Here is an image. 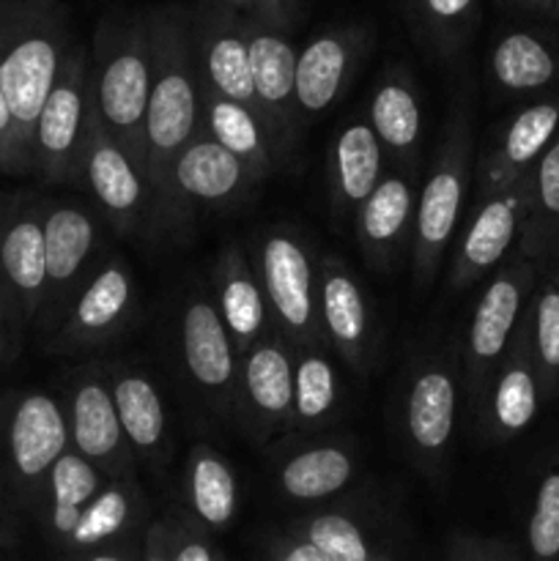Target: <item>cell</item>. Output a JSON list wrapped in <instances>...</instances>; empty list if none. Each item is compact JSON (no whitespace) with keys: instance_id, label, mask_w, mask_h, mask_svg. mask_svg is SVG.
Masks as SVG:
<instances>
[{"instance_id":"cell-1","label":"cell","mask_w":559,"mask_h":561,"mask_svg":"<svg viewBox=\"0 0 559 561\" xmlns=\"http://www.w3.org/2000/svg\"><path fill=\"white\" fill-rule=\"evenodd\" d=\"M148 27L153 71L146 115V173L159 208L170 164L203 131V80L192 38V11L159 5L148 11Z\"/></svg>"},{"instance_id":"cell-2","label":"cell","mask_w":559,"mask_h":561,"mask_svg":"<svg viewBox=\"0 0 559 561\" xmlns=\"http://www.w3.org/2000/svg\"><path fill=\"white\" fill-rule=\"evenodd\" d=\"M75 47L60 0L0 5V85L33 170V131L66 55Z\"/></svg>"},{"instance_id":"cell-3","label":"cell","mask_w":559,"mask_h":561,"mask_svg":"<svg viewBox=\"0 0 559 561\" xmlns=\"http://www.w3.org/2000/svg\"><path fill=\"white\" fill-rule=\"evenodd\" d=\"M148 11L104 16L93 33L91 99L104 129L146 173V115L151 93ZM148 179V173H146Z\"/></svg>"},{"instance_id":"cell-4","label":"cell","mask_w":559,"mask_h":561,"mask_svg":"<svg viewBox=\"0 0 559 561\" xmlns=\"http://www.w3.org/2000/svg\"><path fill=\"white\" fill-rule=\"evenodd\" d=\"M475 175V131L466 99L455 104L436 159L420 186L411 236V272L420 288L436 279L449 244L464 225V206Z\"/></svg>"},{"instance_id":"cell-5","label":"cell","mask_w":559,"mask_h":561,"mask_svg":"<svg viewBox=\"0 0 559 561\" xmlns=\"http://www.w3.org/2000/svg\"><path fill=\"white\" fill-rule=\"evenodd\" d=\"M537 283H540V268L532 261L510 255L493 272L471 307L464 340L458 345L464 409L471 422L480 414L493 373L513 348Z\"/></svg>"},{"instance_id":"cell-6","label":"cell","mask_w":559,"mask_h":561,"mask_svg":"<svg viewBox=\"0 0 559 561\" xmlns=\"http://www.w3.org/2000/svg\"><path fill=\"white\" fill-rule=\"evenodd\" d=\"M464 403L458 351H425L406 367L400 387V438L420 471L442 477L453 453Z\"/></svg>"},{"instance_id":"cell-7","label":"cell","mask_w":559,"mask_h":561,"mask_svg":"<svg viewBox=\"0 0 559 561\" xmlns=\"http://www.w3.org/2000/svg\"><path fill=\"white\" fill-rule=\"evenodd\" d=\"M247 255L261 279L274 332L294 348L327 345L318 321V261L310 241L290 225H269L252 233Z\"/></svg>"},{"instance_id":"cell-8","label":"cell","mask_w":559,"mask_h":561,"mask_svg":"<svg viewBox=\"0 0 559 561\" xmlns=\"http://www.w3.org/2000/svg\"><path fill=\"white\" fill-rule=\"evenodd\" d=\"M69 449L64 403L47 392H22L0 411V493L16 510H38L44 485Z\"/></svg>"},{"instance_id":"cell-9","label":"cell","mask_w":559,"mask_h":561,"mask_svg":"<svg viewBox=\"0 0 559 561\" xmlns=\"http://www.w3.org/2000/svg\"><path fill=\"white\" fill-rule=\"evenodd\" d=\"M104 219L91 203L47 201L44 211V299L36 329L49 340L64 323L77 294L110 252Z\"/></svg>"},{"instance_id":"cell-10","label":"cell","mask_w":559,"mask_h":561,"mask_svg":"<svg viewBox=\"0 0 559 561\" xmlns=\"http://www.w3.org/2000/svg\"><path fill=\"white\" fill-rule=\"evenodd\" d=\"M91 113V53L75 42L33 131V173L44 184L77 186Z\"/></svg>"},{"instance_id":"cell-11","label":"cell","mask_w":559,"mask_h":561,"mask_svg":"<svg viewBox=\"0 0 559 561\" xmlns=\"http://www.w3.org/2000/svg\"><path fill=\"white\" fill-rule=\"evenodd\" d=\"M77 186L88 192L91 206L118 236L142 230V225L157 211L146 173L129 157V151L104 129L96 110L91 113L85 146L80 153Z\"/></svg>"},{"instance_id":"cell-12","label":"cell","mask_w":559,"mask_h":561,"mask_svg":"<svg viewBox=\"0 0 559 561\" xmlns=\"http://www.w3.org/2000/svg\"><path fill=\"white\" fill-rule=\"evenodd\" d=\"M318 321L329 351L365 376L378 359V312L360 274L338 255L318 257Z\"/></svg>"},{"instance_id":"cell-13","label":"cell","mask_w":559,"mask_h":561,"mask_svg":"<svg viewBox=\"0 0 559 561\" xmlns=\"http://www.w3.org/2000/svg\"><path fill=\"white\" fill-rule=\"evenodd\" d=\"M137 312L135 272L124 255L110 250L85 288L77 294L64 323L44 348L49 354H88L132 327Z\"/></svg>"},{"instance_id":"cell-14","label":"cell","mask_w":559,"mask_h":561,"mask_svg":"<svg viewBox=\"0 0 559 561\" xmlns=\"http://www.w3.org/2000/svg\"><path fill=\"white\" fill-rule=\"evenodd\" d=\"M175 337L186 381L197 389L208 409L219 416H233L239 351L206 290L195 288L184 296Z\"/></svg>"},{"instance_id":"cell-15","label":"cell","mask_w":559,"mask_h":561,"mask_svg":"<svg viewBox=\"0 0 559 561\" xmlns=\"http://www.w3.org/2000/svg\"><path fill=\"white\" fill-rule=\"evenodd\" d=\"M526 208H529V175L475 201L469 219L455 236L458 244L449 261V290L471 288L513 255L524 228Z\"/></svg>"},{"instance_id":"cell-16","label":"cell","mask_w":559,"mask_h":561,"mask_svg":"<svg viewBox=\"0 0 559 561\" xmlns=\"http://www.w3.org/2000/svg\"><path fill=\"white\" fill-rule=\"evenodd\" d=\"M261 184L255 173L206 131L195 137L170 164L157 211L162 219L184 217L195 208H228Z\"/></svg>"},{"instance_id":"cell-17","label":"cell","mask_w":559,"mask_h":561,"mask_svg":"<svg viewBox=\"0 0 559 561\" xmlns=\"http://www.w3.org/2000/svg\"><path fill=\"white\" fill-rule=\"evenodd\" d=\"M294 414V345L280 332L258 340L239 356L233 420L255 442L290 431Z\"/></svg>"},{"instance_id":"cell-18","label":"cell","mask_w":559,"mask_h":561,"mask_svg":"<svg viewBox=\"0 0 559 561\" xmlns=\"http://www.w3.org/2000/svg\"><path fill=\"white\" fill-rule=\"evenodd\" d=\"M69 449L110 477L137 474L102 365L77 367L64 394Z\"/></svg>"},{"instance_id":"cell-19","label":"cell","mask_w":559,"mask_h":561,"mask_svg":"<svg viewBox=\"0 0 559 561\" xmlns=\"http://www.w3.org/2000/svg\"><path fill=\"white\" fill-rule=\"evenodd\" d=\"M44 211L47 201L31 192L0 201V285L25 329L36 323L44 299Z\"/></svg>"},{"instance_id":"cell-20","label":"cell","mask_w":559,"mask_h":561,"mask_svg":"<svg viewBox=\"0 0 559 561\" xmlns=\"http://www.w3.org/2000/svg\"><path fill=\"white\" fill-rule=\"evenodd\" d=\"M247 49H250L252 88H255L258 113L272 135L280 159L290 153L299 137L301 118L296 107V58L299 53L288 36L263 25L255 16H241Z\"/></svg>"},{"instance_id":"cell-21","label":"cell","mask_w":559,"mask_h":561,"mask_svg":"<svg viewBox=\"0 0 559 561\" xmlns=\"http://www.w3.org/2000/svg\"><path fill=\"white\" fill-rule=\"evenodd\" d=\"M192 38H195L203 91L217 93V96L244 104L252 113H258L250 49H247L244 27H241V14L225 9L217 0H203L192 11Z\"/></svg>"},{"instance_id":"cell-22","label":"cell","mask_w":559,"mask_h":561,"mask_svg":"<svg viewBox=\"0 0 559 561\" xmlns=\"http://www.w3.org/2000/svg\"><path fill=\"white\" fill-rule=\"evenodd\" d=\"M367 49L370 31L362 25L329 27L305 44L296 58V107L301 126L338 104Z\"/></svg>"},{"instance_id":"cell-23","label":"cell","mask_w":559,"mask_h":561,"mask_svg":"<svg viewBox=\"0 0 559 561\" xmlns=\"http://www.w3.org/2000/svg\"><path fill=\"white\" fill-rule=\"evenodd\" d=\"M559 131V93L543 96L526 104L518 113L504 121L502 129L493 135L491 146L477 162V195H493L515 181L526 179L537 159L546 153Z\"/></svg>"},{"instance_id":"cell-24","label":"cell","mask_w":559,"mask_h":561,"mask_svg":"<svg viewBox=\"0 0 559 561\" xmlns=\"http://www.w3.org/2000/svg\"><path fill=\"white\" fill-rule=\"evenodd\" d=\"M420 173L387 168L373 195L354 211L356 244L376 268L387 272L414 236Z\"/></svg>"},{"instance_id":"cell-25","label":"cell","mask_w":559,"mask_h":561,"mask_svg":"<svg viewBox=\"0 0 559 561\" xmlns=\"http://www.w3.org/2000/svg\"><path fill=\"white\" fill-rule=\"evenodd\" d=\"M367 124L387 157V168L420 173L425 118L420 88L406 66H389L381 71L367 107Z\"/></svg>"},{"instance_id":"cell-26","label":"cell","mask_w":559,"mask_h":561,"mask_svg":"<svg viewBox=\"0 0 559 561\" xmlns=\"http://www.w3.org/2000/svg\"><path fill=\"white\" fill-rule=\"evenodd\" d=\"M543 400L546 398H543L540 376L518 332L513 348L488 383L475 427L488 444L515 442L537 420Z\"/></svg>"},{"instance_id":"cell-27","label":"cell","mask_w":559,"mask_h":561,"mask_svg":"<svg viewBox=\"0 0 559 561\" xmlns=\"http://www.w3.org/2000/svg\"><path fill=\"white\" fill-rule=\"evenodd\" d=\"M102 370L135 463L157 469L168 455L170 438L168 405H164L162 392L153 378L137 367L113 362V365H102Z\"/></svg>"},{"instance_id":"cell-28","label":"cell","mask_w":559,"mask_h":561,"mask_svg":"<svg viewBox=\"0 0 559 561\" xmlns=\"http://www.w3.org/2000/svg\"><path fill=\"white\" fill-rule=\"evenodd\" d=\"M212 301L239 356L272 334L266 296L244 247L225 244L212 268Z\"/></svg>"},{"instance_id":"cell-29","label":"cell","mask_w":559,"mask_h":561,"mask_svg":"<svg viewBox=\"0 0 559 561\" xmlns=\"http://www.w3.org/2000/svg\"><path fill=\"white\" fill-rule=\"evenodd\" d=\"M356 453L343 438H318L294 447L277 463L274 480L280 493L296 504L334 499L354 482Z\"/></svg>"},{"instance_id":"cell-30","label":"cell","mask_w":559,"mask_h":561,"mask_svg":"<svg viewBox=\"0 0 559 561\" xmlns=\"http://www.w3.org/2000/svg\"><path fill=\"white\" fill-rule=\"evenodd\" d=\"M146 520L148 499L137 482V474L113 477L80 515L64 551H69L71 557H85L99 548L135 540V531L148 526Z\"/></svg>"},{"instance_id":"cell-31","label":"cell","mask_w":559,"mask_h":561,"mask_svg":"<svg viewBox=\"0 0 559 561\" xmlns=\"http://www.w3.org/2000/svg\"><path fill=\"white\" fill-rule=\"evenodd\" d=\"M387 173V157L367 118H351L334 135L329 148V190L338 214H351L373 195Z\"/></svg>"},{"instance_id":"cell-32","label":"cell","mask_w":559,"mask_h":561,"mask_svg":"<svg viewBox=\"0 0 559 561\" xmlns=\"http://www.w3.org/2000/svg\"><path fill=\"white\" fill-rule=\"evenodd\" d=\"M184 502L206 535L228 529L239 515L241 493L233 466L212 444H195L184 460Z\"/></svg>"},{"instance_id":"cell-33","label":"cell","mask_w":559,"mask_h":561,"mask_svg":"<svg viewBox=\"0 0 559 561\" xmlns=\"http://www.w3.org/2000/svg\"><path fill=\"white\" fill-rule=\"evenodd\" d=\"M491 85L504 96L543 93L559 82V47L535 31H510L488 55Z\"/></svg>"},{"instance_id":"cell-34","label":"cell","mask_w":559,"mask_h":561,"mask_svg":"<svg viewBox=\"0 0 559 561\" xmlns=\"http://www.w3.org/2000/svg\"><path fill=\"white\" fill-rule=\"evenodd\" d=\"M110 480L113 477L104 474L102 469L88 463L85 458H80L71 449L60 455L58 463L49 471L42 502H38V515L44 520V529L60 548L66 546V540L71 537L88 504L107 488Z\"/></svg>"},{"instance_id":"cell-35","label":"cell","mask_w":559,"mask_h":561,"mask_svg":"<svg viewBox=\"0 0 559 561\" xmlns=\"http://www.w3.org/2000/svg\"><path fill=\"white\" fill-rule=\"evenodd\" d=\"M203 131L241 159L261 181L283 164L261 115L244 104L203 91Z\"/></svg>"},{"instance_id":"cell-36","label":"cell","mask_w":559,"mask_h":561,"mask_svg":"<svg viewBox=\"0 0 559 561\" xmlns=\"http://www.w3.org/2000/svg\"><path fill=\"white\" fill-rule=\"evenodd\" d=\"M559 250V131L529 173V208L513 255L532 261L546 274Z\"/></svg>"},{"instance_id":"cell-37","label":"cell","mask_w":559,"mask_h":561,"mask_svg":"<svg viewBox=\"0 0 559 561\" xmlns=\"http://www.w3.org/2000/svg\"><path fill=\"white\" fill-rule=\"evenodd\" d=\"M343 378L329 345L294 348V414L290 431H321L338 420Z\"/></svg>"},{"instance_id":"cell-38","label":"cell","mask_w":559,"mask_h":561,"mask_svg":"<svg viewBox=\"0 0 559 561\" xmlns=\"http://www.w3.org/2000/svg\"><path fill=\"white\" fill-rule=\"evenodd\" d=\"M521 337L529 351L535 370L540 376L543 398L559 394V290L557 285L540 279L526 305L521 321Z\"/></svg>"},{"instance_id":"cell-39","label":"cell","mask_w":559,"mask_h":561,"mask_svg":"<svg viewBox=\"0 0 559 561\" xmlns=\"http://www.w3.org/2000/svg\"><path fill=\"white\" fill-rule=\"evenodd\" d=\"M288 531L312 542L329 561H395L378 551L365 526L343 510H316L301 515L288 526Z\"/></svg>"},{"instance_id":"cell-40","label":"cell","mask_w":559,"mask_h":561,"mask_svg":"<svg viewBox=\"0 0 559 561\" xmlns=\"http://www.w3.org/2000/svg\"><path fill=\"white\" fill-rule=\"evenodd\" d=\"M526 561H559V447L546 455L532 488Z\"/></svg>"},{"instance_id":"cell-41","label":"cell","mask_w":559,"mask_h":561,"mask_svg":"<svg viewBox=\"0 0 559 561\" xmlns=\"http://www.w3.org/2000/svg\"><path fill=\"white\" fill-rule=\"evenodd\" d=\"M409 16L417 33L436 53L447 55L464 44L471 22H475L477 0H411Z\"/></svg>"},{"instance_id":"cell-42","label":"cell","mask_w":559,"mask_h":561,"mask_svg":"<svg viewBox=\"0 0 559 561\" xmlns=\"http://www.w3.org/2000/svg\"><path fill=\"white\" fill-rule=\"evenodd\" d=\"M447 561H526V553L507 537L455 535L449 540Z\"/></svg>"},{"instance_id":"cell-43","label":"cell","mask_w":559,"mask_h":561,"mask_svg":"<svg viewBox=\"0 0 559 561\" xmlns=\"http://www.w3.org/2000/svg\"><path fill=\"white\" fill-rule=\"evenodd\" d=\"M33 173L31 162L25 159L16 137L14 118H11L9 102H5L3 85H0V175H27Z\"/></svg>"},{"instance_id":"cell-44","label":"cell","mask_w":559,"mask_h":561,"mask_svg":"<svg viewBox=\"0 0 559 561\" xmlns=\"http://www.w3.org/2000/svg\"><path fill=\"white\" fill-rule=\"evenodd\" d=\"M219 551L195 524H173V559L170 561H217Z\"/></svg>"},{"instance_id":"cell-45","label":"cell","mask_w":559,"mask_h":561,"mask_svg":"<svg viewBox=\"0 0 559 561\" xmlns=\"http://www.w3.org/2000/svg\"><path fill=\"white\" fill-rule=\"evenodd\" d=\"M305 14V0H255V20L280 33L294 31Z\"/></svg>"},{"instance_id":"cell-46","label":"cell","mask_w":559,"mask_h":561,"mask_svg":"<svg viewBox=\"0 0 559 561\" xmlns=\"http://www.w3.org/2000/svg\"><path fill=\"white\" fill-rule=\"evenodd\" d=\"M22 332H25V323L0 285V365L20 354Z\"/></svg>"},{"instance_id":"cell-47","label":"cell","mask_w":559,"mask_h":561,"mask_svg":"<svg viewBox=\"0 0 559 561\" xmlns=\"http://www.w3.org/2000/svg\"><path fill=\"white\" fill-rule=\"evenodd\" d=\"M266 561H329V559L323 557L312 542H307L305 537L285 529L283 535H277L272 542H269Z\"/></svg>"},{"instance_id":"cell-48","label":"cell","mask_w":559,"mask_h":561,"mask_svg":"<svg viewBox=\"0 0 559 561\" xmlns=\"http://www.w3.org/2000/svg\"><path fill=\"white\" fill-rule=\"evenodd\" d=\"M173 559V524L170 520H151L142 529L140 561H170Z\"/></svg>"},{"instance_id":"cell-49","label":"cell","mask_w":559,"mask_h":561,"mask_svg":"<svg viewBox=\"0 0 559 561\" xmlns=\"http://www.w3.org/2000/svg\"><path fill=\"white\" fill-rule=\"evenodd\" d=\"M80 561H140V542L126 540V542H118V546L99 548V551H91L85 553V557H80Z\"/></svg>"},{"instance_id":"cell-50","label":"cell","mask_w":559,"mask_h":561,"mask_svg":"<svg viewBox=\"0 0 559 561\" xmlns=\"http://www.w3.org/2000/svg\"><path fill=\"white\" fill-rule=\"evenodd\" d=\"M510 3H513L515 9L532 11V14L551 16V11H554V0H510Z\"/></svg>"},{"instance_id":"cell-51","label":"cell","mask_w":559,"mask_h":561,"mask_svg":"<svg viewBox=\"0 0 559 561\" xmlns=\"http://www.w3.org/2000/svg\"><path fill=\"white\" fill-rule=\"evenodd\" d=\"M217 3H223L225 9L236 11L241 16H255V0H217Z\"/></svg>"},{"instance_id":"cell-52","label":"cell","mask_w":559,"mask_h":561,"mask_svg":"<svg viewBox=\"0 0 559 561\" xmlns=\"http://www.w3.org/2000/svg\"><path fill=\"white\" fill-rule=\"evenodd\" d=\"M554 277H559V250H557V252H554L551 263H548L546 274H543V277H540V279H554Z\"/></svg>"},{"instance_id":"cell-53","label":"cell","mask_w":559,"mask_h":561,"mask_svg":"<svg viewBox=\"0 0 559 561\" xmlns=\"http://www.w3.org/2000/svg\"><path fill=\"white\" fill-rule=\"evenodd\" d=\"M551 20L559 22V0H554V11H551Z\"/></svg>"},{"instance_id":"cell-54","label":"cell","mask_w":559,"mask_h":561,"mask_svg":"<svg viewBox=\"0 0 559 561\" xmlns=\"http://www.w3.org/2000/svg\"><path fill=\"white\" fill-rule=\"evenodd\" d=\"M548 283H554V285H557V290H559V277H554V279H548Z\"/></svg>"},{"instance_id":"cell-55","label":"cell","mask_w":559,"mask_h":561,"mask_svg":"<svg viewBox=\"0 0 559 561\" xmlns=\"http://www.w3.org/2000/svg\"><path fill=\"white\" fill-rule=\"evenodd\" d=\"M217 561H225V559H223V553H219V559H217Z\"/></svg>"},{"instance_id":"cell-56","label":"cell","mask_w":559,"mask_h":561,"mask_svg":"<svg viewBox=\"0 0 559 561\" xmlns=\"http://www.w3.org/2000/svg\"><path fill=\"white\" fill-rule=\"evenodd\" d=\"M403 3H406V5H409V3H411V0H403Z\"/></svg>"}]
</instances>
